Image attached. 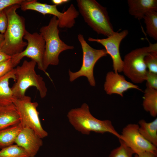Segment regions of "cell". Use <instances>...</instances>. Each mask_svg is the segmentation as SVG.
<instances>
[{"label":"cell","instance_id":"6da1fadb","mask_svg":"<svg viewBox=\"0 0 157 157\" xmlns=\"http://www.w3.org/2000/svg\"><path fill=\"white\" fill-rule=\"evenodd\" d=\"M19 8L20 5L16 4L4 9L7 17L8 24L4 34V43L0 50L11 57L23 51L27 44L23 40L26 31L25 19L16 12Z\"/></svg>","mask_w":157,"mask_h":157},{"label":"cell","instance_id":"7a4b0ae2","mask_svg":"<svg viewBox=\"0 0 157 157\" xmlns=\"http://www.w3.org/2000/svg\"><path fill=\"white\" fill-rule=\"evenodd\" d=\"M67 116L72 126L83 134L88 135L92 131L101 134L109 133L119 139L121 138L120 134L116 130L111 121L100 120L94 117L86 103L79 108L71 109Z\"/></svg>","mask_w":157,"mask_h":157},{"label":"cell","instance_id":"3957f363","mask_svg":"<svg viewBox=\"0 0 157 157\" xmlns=\"http://www.w3.org/2000/svg\"><path fill=\"white\" fill-rule=\"evenodd\" d=\"M59 21L53 16L47 25L42 26L40 30V33L45 42V50L43 60V68L47 75L50 78L46 71L50 65H57L59 63V56L63 51L73 49V46L65 44L60 38L58 28Z\"/></svg>","mask_w":157,"mask_h":157},{"label":"cell","instance_id":"277c9868","mask_svg":"<svg viewBox=\"0 0 157 157\" xmlns=\"http://www.w3.org/2000/svg\"><path fill=\"white\" fill-rule=\"evenodd\" d=\"M76 2L85 22L97 34L108 37L115 33L106 8L95 0H77Z\"/></svg>","mask_w":157,"mask_h":157},{"label":"cell","instance_id":"5b68a950","mask_svg":"<svg viewBox=\"0 0 157 157\" xmlns=\"http://www.w3.org/2000/svg\"><path fill=\"white\" fill-rule=\"evenodd\" d=\"M36 64L33 60H25L21 65L15 68V82L11 89L15 98L25 96L26 91L31 86L36 88L41 98L46 97L47 88L43 78L35 71Z\"/></svg>","mask_w":157,"mask_h":157},{"label":"cell","instance_id":"8992f818","mask_svg":"<svg viewBox=\"0 0 157 157\" xmlns=\"http://www.w3.org/2000/svg\"><path fill=\"white\" fill-rule=\"evenodd\" d=\"M157 50V43L133 50L126 54L123 61L122 71L132 82L140 83L146 81L148 70L144 58L147 54Z\"/></svg>","mask_w":157,"mask_h":157},{"label":"cell","instance_id":"52a82bcc","mask_svg":"<svg viewBox=\"0 0 157 157\" xmlns=\"http://www.w3.org/2000/svg\"><path fill=\"white\" fill-rule=\"evenodd\" d=\"M78 38L83 51L82 65L78 71L73 72L69 69V80L72 82L81 76L86 77L92 86H95L96 82L94 76L93 70L97 61L108 54L105 49H97L91 47L85 40L83 35L79 34Z\"/></svg>","mask_w":157,"mask_h":157},{"label":"cell","instance_id":"ba28073f","mask_svg":"<svg viewBox=\"0 0 157 157\" xmlns=\"http://www.w3.org/2000/svg\"><path fill=\"white\" fill-rule=\"evenodd\" d=\"M18 113L20 123L23 127L33 129L41 138L46 137L47 132L42 128L37 110L38 104L32 102L30 97L25 95L19 99H15L13 101Z\"/></svg>","mask_w":157,"mask_h":157},{"label":"cell","instance_id":"9c48e42d","mask_svg":"<svg viewBox=\"0 0 157 157\" xmlns=\"http://www.w3.org/2000/svg\"><path fill=\"white\" fill-rule=\"evenodd\" d=\"M24 38L27 42L26 48L22 52L11 57V59L14 68L24 57L30 58L35 61L38 68L47 74L43 68V60L45 50V42L40 33H30L27 30Z\"/></svg>","mask_w":157,"mask_h":157},{"label":"cell","instance_id":"30bf717a","mask_svg":"<svg viewBox=\"0 0 157 157\" xmlns=\"http://www.w3.org/2000/svg\"><path fill=\"white\" fill-rule=\"evenodd\" d=\"M138 128V124H128L123 129L120 139L131 149L135 154H138L146 151L157 154V147L142 136L139 131Z\"/></svg>","mask_w":157,"mask_h":157},{"label":"cell","instance_id":"8fae6325","mask_svg":"<svg viewBox=\"0 0 157 157\" xmlns=\"http://www.w3.org/2000/svg\"><path fill=\"white\" fill-rule=\"evenodd\" d=\"M128 31L124 30L119 32H115L106 38L95 39L88 38L89 41L99 43L104 47L108 54L110 56L113 61V69L115 72L122 71L123 61L120 56L119 46L122 40L128 34Z\"/></svg>","mask_w":157,"mask_h":157},{"label":"cell","instance_id":"7c38bea8","mask_svg":"<svg viewBox=\"0 0 157 157\" xmlns=\"http://www.w3.org/2000/svg\"><path fill=\"white\" fill-rule=\"evenodd\" d=\"M42 139L33 129L23 127L15 143L23 148L30 157H34L43 145Z\"/></svg>","mask_w":157,"mask_h":157},{"label":"cell","instance_id":"4fadbf2b","mask_svg":"<svg viewBox=\"0 0 157 157\" xmlns=\"http://www.w3.org/2000/svg\"><path fill=\"white\" fill-rule=\"evenodd\" d=\"M104 88L108 94H116L122 97L125 92L130 89L142 91L138 86L127 81L123 76L114 71L106 74Z\"/></svg>","mask_w":157,"mask_h":157},{"label":"cell","instance_id":"5bb4252c","mask_svg":"<svg viewBox=\"0 0 157 157\" xmlns=\"http://www.w3.org/2000/svg\"><path fill=\"white\" fill-rule=\"evenodd\" d=\"M129 12L130 15L138 20L151 11H157V0H128Z\"/></svg>","mask_w":157,"mask_h":157},{"label":"cell","instance_id":"9a60e30c","mask_svg":"<svg viewBox=\"0 0 157 157\" xmlns=\"http://www.w3.org/2000/svg\"><path fill=\"white\" fill-rule=\"evenodd\" d=\"M15 68L0 77V106H7L13 103L14 97L9 85V80L13 79L15 81Z\"/></svg>","mask_w":157,"mask_h":157},{"label":"cell","instance_id":"2e32d148","mask_svg":"<svg viewBox=\"0 0 157 157\" xmlns=\"http://www.w3.org/2000/svg\"><path fill=\"white\" fill-rule=\"evenodd\" d=\"M20 123L18 113L13 103L0 106V130Z\"/></svg>","mask_w":157,"mask_h":157},{"label":"cell","instance_id":"e0dca14e","mask_svg":"<svg viewBox=\"0 0 157 157\" xmlns=\"http://www.w3.org/2000/svg\"><path fill=\"white\" fill-rule=\"evenodd\" d=\"M139 131L147 141L157 147V118L148 122L144 119L138 122Z\"/></svg>","mask_w":157,"mask_h":157},{"label":"cell","instance_id":"ac0fdd59","mask_svg":"<svg viewBox=\"0 0 157 157\" xmlns=\"http://www.w3.org/2000/svg\"><path fill=\"white\" fill-rule=\"evenodd\" d=\"M20 123L0 130V148L13 144L23 128Z\"/></svg>","mask_w":157,"mask_h":157},{"label":"cell","instance_id":"d6986e66","mask_svg":"<svg viewBox=\"0 0 157 157\" xmlns=\"http://www.w3.org/2000/svg\"><path fill=\"white\" fill-rule=\"evenodd\" d=\"M142 106L144 109L155 117L157 115V90L146 86L144 91Z\"/></svg>","mask_w":157,"mask_h":157},{"label":"cell","instance_id":"ffe728a7","mask_svg":"<svg viewBox=\"0 0 157 157\" xmlns=\"http://www.w3.org/2000/svg\"><path fill=\"white\" fill-rule=\"evenodd\" d=\"M146 25V32L149 36L157 40V12L151 11L147 13L143 18Z\"/></svg>","mask_w":157,"mask_h":157},{"label":"cell","instance_id":"44dd1931","mask_svg":"<svg viewBox=\"0 0 157 157\" xmlns=\"http://www.w3.org/2000/svg\"><path fill=\"white\" fill-rule=\"evenodd\" d=\"M0 157H30L26 151L16 144L1 149Z\"/></svg>","mask_w":157,"mask_h":157},{"label":"cell","instance_id":"7402d4cb","mask_svg":"<svg viewBox=\"0 0 157 157\" xmlns=\"http://www.w3.org/2000/svg\"><path fill=\"white\" fill-rule=\"evenodd\" d=\"M120 146L113 150L109 157H132L134 151L128 147L121 139H119Z\"/></svg>","mask_w":157,"mask_h":157},{"label":"cell","instance_id":"603a6c76","mask_svg":"<svg viewBox=\"0 0 157 157\" xmlns=\"http://www.w3.org/2000/svg\"><path fill=\"white\" fill-rule=\"evenodd\" d=\"M144 60L148 71L157 74V50L148 53L145 57Z\"/></svg>","mask_w":157,"mask_h":157},{"label":"cell","instance_id":"cb8c5ba5","mask_svg":"<svg viewBox=\"0 0 157 157\" xmlns=\"http://www.w3.org/2000/svg\"><path fill=\"white\" fill-rule=\"evenodd\" d=\"M14 68L11 58L0 63V77L3 76Z\"/></svg>","mask_w":157,"mask_h":157},{"label":"cell","instance_id":"d4e9b609","mask_svg":"<svg viewBox=\"0 0 157 157\" xmlns=\"http://www.w3.org/2000/svg\"><path fill=\"white\" fill-rule=\"evenodd\" d=\"M146 81V86L157 90V74L148 71Z\"/></svg>","mask_w":157,"mask_h":157},{"label":"cell","instance_id":"484cf974","mask_svg":"<svg viewBox=\"0 0 157 157\" xmlns=\"http://www.w3.org/2000/svg\"><path fill=\"white\" fill-rule=\"evenodd\" d=\"M8 24V19L4 10L0 11V33L4 34Z\"/></svg>","mask_w":157,"mask_h":157},{"label":"cell","instance_id":"4316f807","mask_svg":"<svg viewBox=\"0 0 157 157\" xmlns=\"http://www.w3.org/2000/svg\"><path fill=\"white\" fill-rule=\"evenodd\" d=\"M23 1L24 0H0V11L13 5H20Z\"/></svg>","mask_w":157,"mask_h":157},{"label":"cell","instance_id":"83f0119b","mask_svg":"<svg viewBox=\"0 0 157 157\" xmlns=\"http://www.w3.org/2000/svg\"><path fill=\"white\" fill-rule=\"evenodd\" d=\"M157 154L150 151H146L140 154H135L134 157H156Z\"/></svg>","mask_w":157,"mask_h":157},{"label":"cell","instance_id":"f1b7e54d","mask_svg":"<svg viewBox=\"0 0 157 157\" xmlns=\"http://www.w3.org/2000/svg\"><path fill=\"white\" fill-rule=\"evenodd\" d=\"M11 57L0 50V63L11 58Z\"/></svg>","mask_w":157,"mask_h":157},{"label":"cell","instance_id":"f546056e","mask_svg":"<svg viewBox=\"0 0 157 157\" xmlns=\"http://www.w3.org/2000/svg\"><path fill=\"white\" fill-rule=\"evenodd\" d=\"M69 1V0H52L51 2L53 5L57 6L67 3Z\"/></svg>","mask_w":157,"mask_h":157},{"label":"cell","instance_id":"4dcf8cb0","mask_svg":"<svg viewBox=\"0 0 157 157\" xmlns=\"http://www.w3.org/2000/svg\"><path fill=\"white\" fill-rule=\"evenodd\" d=\"M4 40V35L0 33V50L3 44Z\"/></svg>","mask_w":157,"mask_h":157}]
</instances>
